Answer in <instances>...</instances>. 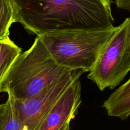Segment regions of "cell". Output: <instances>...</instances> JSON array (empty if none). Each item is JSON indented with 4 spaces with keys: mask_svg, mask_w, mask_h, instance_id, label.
I'll return each instance as SVG.
<instances>
[{
    "mask_svg": "<svg viewBox=\"0 0 130 130\" xmlns=\"http://www.w3.org/2000/svg\"><path fill=\"white\" fill-rule=\"evenodd\" d=\"M16 22L31 34L114 27L112 0H11Z\"/></svg>",
    "mask_w": 130,
    "mask_h": 130,
    "instance_id": "6da1fadb",
    "label": "cell"
},
{
    "mask_svg": "<svg viewBox=\"0 0 130 130\" xmlns=\"http://www.w3.org/2000/svg\"><path fill=\"white\" fill-rule=\"evenodd\" d=\"M69 71L53 60L37 36L31 47L22 52L14 62L1 93H6L16 100H27L53 85Z\"/></svg>",
    "mask_w": 130,
    "mask_h": 130,
    "instance_id": "7a4b0ae2",
    "label": "cell"
},
{
    "mask_svg": "<svg viewBox=\"0 0 130 130\" xmlns=\"http://www.w3.org/2000/svg\"><path fill=\"white\" fill-rule=\"evenodd\" d=\"M117 29L74 30L46 33L40 37L59 66L69 70L90 72Z\"/></svg>",
    "mask_w": 130,
    "mask_h": 130,
    "instance_id": "3957f363",
    "label": "cell"
},
{
    "mask_svg": "<svg viewBox=\"0 0 130 130\" xmlns=\"http://www.w3.org/2000/svg\"><path fill=\"white\" fill-rule=\"evenodd\" d=\"M129 38L130 17H128L117 27L87 76L101 91L115 88L130 71Z\"/></svg>",
    "mask_w": 130,
    "mask_h": 130,
    "instance_id": "277c9868",
    "label": "cell"
},
{
    "mask_svg": "<svg viewBox=\"0 0 130 130\" xmlns=\"http://www.w3.org/2000/svg\"><path fill=\"white\" fill-rule=\"evenodd\" d=\"M82 70H70L53 85L25 100L11 97L19 118L25 130H39L46 118L67 88L81 75ZM10 96V95H8Z\"/></svg>",
    "mask_w": 130,
    "mask_h": 130,
    "instance_id": "5b68a950",
    "label": "cell"
},
{
    "mask_svg": "<svg viewBox=\"0 0 130 130\" xmlns=\"http://www.w3.org/2000/svg\"><path fill=\"white\" fill-rule=\"evenodd\" d=\"M81 104L80 78L75 80L58 99L39 130H66L70 128Z\"/></svg>",
    "mask_w": 130,
    "mask_h": 130,
    "instance_id": "8992f818",
    "label": "cell"
},
{
    "mask_svg": "<svg viewBox=\"0 0 130 130\" xmlns=\"http://www.w3.org/2000/svg\"><path fill=\"white\" fill-rule=\"evenodd\" d=\"M108 116L127 119L130 116V78L114 91L104 102Z\"/></svg>",
    "mask_w": 130,
    "mask_h": 130,
    "instance_id": "52a82bcc",
    "label": "cell"
},
{
    "mask_svg": "<svg viewBox=\"0 0 130 130\" xmlns=\"http://www.w3.org/2000/svg\"><path fill=\"white\" fill-rule=\"evenodd\" d=\"M21 53V48L15 44L10 37L0 40V93L10 69Z\"/></svg>",
    "mask_w": 130,
    "mask_h": 130,
    "instance_id": "ba28073f",
    "label": "cell"
},
{
    "mask_svg": "<svg viewBox=\"0 0 130 130\" xmlns=\"http://www.w3.org/2000/svg\"><path fill=\"white\" fill-rule=\"evenodd\" d=\"M0 130H25L10 96L0 104Z\"/></svg>",
    "mask_w": 130,
    "mask_h": 130,
    "instance_id": "9c48e42d",
    "label": "cell"
},
{
    "mask_svg": "<svg viewBox=\"0 0 130 130\" xmlns=\"http://www.w3.org/2000/svg\"><path fill=\"white\" fill-rule=\"evenodd\" d=\"M17 22L11 0H0V40L8 38L10 29Z\"/></svg>",
    "mask_w": 130,
    "mask_h": 130,
    "instance_id": "30bf717a",
    "label": "cell"
},
{
    "mask_svg": "<svg viewBox=\"0 0 130 130\" xmlns=\"http://www.w3.org/2000/svg\"><path fill=\"white\" fill-rule=\"evenodd\" d=\"M115 3L118 8L130 10V0H115Z\"/></svg>",
    "mask_w": 130,
    "mask_h": 130,
    "instance_id": "8fae6325",
    "label": "cell"
},
{
    "mask_svg": "<svg viewBox=\"0 0 130 130\" xmlns=\"http://www.w3.org/2000/svg\"><path fill=\"white\" fill-rule=\"evenodd\" d=\"M66 130H70V128H68V129H66Z\"/></svg>",
    "mask_w": 130,
    "mask_h": 130,
    "instance_id": "7c38bea8",
    "label": "cell"
},
{
    "mask_svg": "<svg viewBox=\"0 0 130 130\" xmlns=\"http://www.w3.org/2000/svg\"><path fill=\"white\" fill-rule=\"evenodd\" d=\"M129 40H130V38H129Z\"/></svg>",
    "mask_w": 130,
    "mask_h": 130,
    "instance_id": "4fadbf2b",
    "label": "cell"
}]
</instances>
